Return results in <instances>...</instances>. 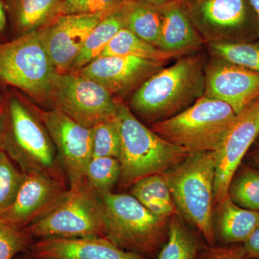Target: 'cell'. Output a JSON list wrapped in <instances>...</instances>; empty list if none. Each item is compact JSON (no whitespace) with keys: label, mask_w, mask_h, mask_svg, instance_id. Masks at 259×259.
<instances>
[{"label":"cell","mask_w":259,"mask_h":259,"mask_svg":"<svg viewBox=\"0 0 259 259\" xmlns=\"http://www.w3.org/2000/svg\"><path fill=\"white\" fill-rule=\"evenodd\" d=\"M205 58L192 53L150 76L134 93L130 107L152 123L177 115L203 96Z\"/></svg>","instance_id":"obj_1"},{"label":"cell","mask_w":259,"mask_h":259,"mask_svg":"<svg viewBox=\"0 0 259 259\" xmlns=\"http://www.w3.org/2000/svg\"><path fill=\"white\" fill-rule=\"evenodd\" d=\"M1 117L3 150L23 173L37 172L66 180L54 143L34 106L10 94Z\"/></svg>","instance_id":"obj_2"},{"label":"cell","mask_w":259,"mask_h":259,"mask_svg":"<svg viewBox=\"0 0 259 259\" xmlns=\"http://www.w3.org/2000/svg\"><path fill=\"white\" fill-rule=\"evenodd\" d=\"M116 120L120 138L119 182L122 187H132L145 177L164 173L189 155L148 128L120 98Z\"/></svg>","instance_id":"obj_3"},{"label":"cell","mask_w":259,"mask_h":259,"mask_svg":"<svg viewBox=\"0 0 259 259\" xmlns=\"http://www.w3.org/2000/svg\"><path fill=\"white\" fill-rule=\"evenodd\" d=\"M214 151L189 154L163 174L178 213L215 245L214 228Z\"/></svg>","instance_id":"obj_4"},{"label":"cell","mask_w":259,"mask_h":259,"mask_svg":"<svg viewBox=\"0 0 259 259\" xmlns=\"http://www.w3.org/2000/svg\"><path fill=\"white\" fill-rule=\"evenodd\" d=\"M96 193L103 207L106 238L121 249L157 257L168 238L170 219L155 215L131 194Z\"/></svg>","instance_id":"obj_5"},{"label":"cell","mask_w":259,"mask_h":259,"mask_svg":"<svg viewBox=\"0 0 259 259\" xmlns=\"http://www.w3.org/2000/svg\"><path fill=\"white\" fill-rule=\"evenodd\" d=\"M237 114L226 102L202 96L177 115L152 124L162 139L188 154L216 151Z\"/></svg>","instance_id":"obj_6"},{"label":"cell","mask_w":259,"mask_h":259,"mask_svg":"<svg viewBox=\"0 0 259 259\" xmlns=\"http://www.w3.org/2000/svg\"><path fill=\"white\" fill-rule=\"evenodd\" d=\"M23 231L32 239L47 238H106L105 214L96 192L83 184L68 190Z\"/></svg>","instance_id":"obj_7"},{"label":"cell","mask_w":259,"mask_h":259,"mask_svg":"<svg viewBox=\"0 0 259 259\" xmlns=\"http://www.w3.org/2000/svg\"><path fill=\"white\" fill-rule=\"evenodd\" d=\"M57 71L42 40L41 29L0 44V82L48 102Z\"/></svg>","instance_id":"obj_8"},{"label":"cell","mask_w":259,"mask_h":259,"mask_svg":"<svg viewBox=\"0 0 259 259\" xmlns=\"http://www.w3.org/2000/svg\"><path fill=\"white\" fill-rule=\"evenodd\" d=\"M194 26L209 44L259 39V21L249 0H183Z\"/></svg>","instance_id":"obj_9"},{"label":"cell","mask_w":259,"mask_h":259,"mask_svg":"<svg viewBox=\"0 0 259 259\" xmlns=\"http://www.w3.org/2000/svg\"><path fill=\"white\" fill-rule=\"evenodd\" d=\"M117 101V98L96 81L70 72L56 75L48 102L53 109L92 128L115 118Z\"/></svg>","instance_id":"obj_10"},{"label":"cell","mask_w":259,"mask_h":259,"mask_svg":"<svg viewBox=\"0 0 259 259\" xmlns=\"http://www.w3.org/2000/svg\"><path fill=\"white\" fill-rule=\"evenodd\" d=\"M34 108L54 143L69 189L79 188L93 158V130L55 109Z\"/></svg>","instance_id":"obj_11"},{"label":"cell","mask_w":259,"mask_h":259,"mask_svg":"<svg viewBox=\"0 0 259 259\" xmlns=\"http://www.w3.org/2000/svg\"><path fill=\"white\" fill-rule=\"evenodd\" d=\"M259 136V99L237 114L215 153L214 204L228 197L230 182Z\"/></svg>","instance_id":"obj_12"},{"label":"cell","mask_w":259,"mask_h":259,"mask_svg":"<svg viewBox=\"0 0 259 259\" xmlns=\"http://www.w3.org/2000/svg\"><path fill=\"white\" fill-rule=\"evenodd\" d=\"M203 96L226 102L240 113L259 99V72L211 55Z\"/></svg>","instance_id":"obj_13"},{"label":"cell","mask_w":259,"mask_h":259,"mask_svg":"<svg viewBox=\"0 0 259 259\" xmlns=\"http://www.w3.org/2000/svg\"><path fill=\"white\" fill-rule=\"evenodd\" d=\"M107 13L61 15L41 28L44 46L58 74L69 72L89 35Z\"/></svg>","instance_id":"obj_14"},{"label":"cell","mask_w":259,"mask_h":259,"mask_svg":"<svg viewBox=\"0 0 259 259\" xmlns=\"http://www.w3.org/2000/svg\"><path fill=\"white\" fill-rule=\"evenodd\" d=\"M165 65L134 56H100L74 73L96 81L113 96H124L134 93Z\"/></svg>","instance_id":"obj_15"},{"label":"cell","mask_w":259,"mask_h":259,"mask_svg":"<svg viewBox=\"0 0 259 259\" xmlns=\"http://www.w3.org/2000/svg\"><path fill=\"white\" fill-rule=\"evenodd\" d=\"M69 190L65 181L44 173H24L18 193L0 217L17 228L25 227L46 212Z\"/></svg>","instance_id":"obj_16"},{"label":"cell","mask_w":259,"mask_h":259,"mask_svg":"<svg viewBox=\"0 0 259 259\" xmlns=\"http://www.w3.org/2000/svg\"><path fill=\"white\" fill-rule=\"evenodd\" d=\"M28 252L37 259H150L103 237L42 238L32 242Z\"/></svg>","instance_id":"obj_17"},{"label":"cell","mask_w":259,"mask_h":259,"mask_svg":"<svg viewBox=\"0 0 259 259\" xmlns=\"http://www.w3.org/2000/svg\"><path fill=\"white\" fill-rule=\"evenodd\" d=\"M162 23L159 49L188 55L202 49L205 42L186 11L183 0L161 5Z\"/></svg>","instance_id":"obj_18"},{"label":"cell","mask_w":259,"mask_h":259,"mask_svg":"<svg viewBox=\"0 0 259 259\" xmlns=\"http://www.w3.org/2000/svg\"><path fill=\"white\" fill-rule=\"evenodd\" d=\"M63 0H6L5 9L17 37L45 28L61 15Z\"/></svg>","instance_id":"obj_19"},{"label":"cell","mask_w":259,"mask_h":259,"mask_svg":"<svg viewBox=\"0 0 259 259\" xmlns=\"http://www.w3.org/2000/svg\"><path fill=\"white\" fill-rule=\"evenodd\" d=\"M214 218L215 238L222 245L241 244L259 226V212L242 208L228 197L217 204Z\"/></svg>","instance_id":"obj_20"},{"label":"cell","mask_w":259,"mask_h":259,"mask_svg":"<svg viewBox=\"0 0 259 259\" xmlns=\"http://www.w3.org/2000/svg\"><path fill=\"white\" fill-rule=\"evenodd\" d=\"M123 3L105 15L93 29L69 73L77 71L98 59L116 34L125 28Z\"/></svg>","instance_id":"obj_21"},{"label":"cell","mask_w":259,"mask_h":259,"mask_svg":"<svg viewBox=\"0 0 259 259\" xmlns=\"http://www.w3.org/2000/svg\"><path fill=\"white\" fill-rule=\"evenodd\" d=\"M125 28L159 49L163 15L161 5L125 0Z\"/></svg>","instance_id":"obj_22"},{"label":"cell","mask_w":259,"mask_h":259,"mask_svg":"<svg viewBox=\"0 0 259 259\" xmlns=\"http://www.w3.org/2000/svg\"><path fill=\"white\" fill-rule=\"evenodd\" d=\"M110 56H134L166 64L171 59H179L186 55L161 50L140 38L128 29L123 28L107 44L101 55Z\"/></svg>","instance_id":"obj_23"},{"label":"cell","mask_w":259,"mask_h":259,"mask_svg":"<svg viewBox=\"0 0 259 259\" xmlns=\"http://www.w3.org/2000/svg\"><path fill=\"white\" fill-rule=\"evenodd\" d=\"M201 248L197 238L177 213L170 218L168 238L156 259H197Z\"/></svg>","instance_id":"obj_24"},{"label":"cell","mask_w":259,"mask_h":259,"mask_svg":"<svg viewBox=\"0 0 259 259\" xmlns=\"http://www.w3.org/2000/svg\"><path fill=\"white\" fill-rule=\"evenodd\" d=\"M228 196L237 205L259 212V169L241 164L230 182Z\"/></svg>","instance_id":"obj_25"},{"label":"cell","mask_w":259,"mask_h":259,"mask_svg":"<svg viewBox=\"0 0 259 259\" xmlns=\"http://www.w3.org/2000/svg\"><path fill=\"white\" fill-rule=\"evenodd\" d=\"M206 46L211 55L259 72V39L250 42Z\"/></svg>","instance_id":"obj_26"},{"label":"cell","mask_w":259,"mask_h":259,"mask_svg":"<svg viewBox=\"0 0 259 259\" xmlns=\"http://www.w3.org/2000/svg\"><path fill=\"white\" fill-rule=\"evenodd\" d=\"M120 176V164L117 158H92L87 168L84 183L95 192L111 191Z\"/></svg>","instance_id":"obj_27"},{"label":"cell","mask_w":259,"mask_h":259,"mask_svg":"<svg viewBox=\"0 0 259 259\" xmlns=\"http://www.w3.org/2000/svg\"><path fill=\"white\" fill-rule=\"evenodd\" d=\"M93 158L112 157L118 159L120 138L116 116L92 127Z\"/></svg>","instance_id":"obj_28"},{"label":"cell","mask_w":259,"mask_h":259,"mask_svg":"<svg viewBox=\"0 0 259 259\" xmlns=\"http://www.w3.org/2000/svg\"><path fill=\"white\" fill-rule=\"evenodd\" d=\"M24 173L15 167L13 160L0 151V214L11 205L18 193Z\"/></svg>","instance_id":"obj_29"},{"label":"cell","mask_w":259,"mask_h":259,"mask_svg":"<svg viewBox=\"0 0 259 259\" xmlns=\"http://www.w3.org/2000/svg\"><path fill=\"white\" fill-rule=\"evenodd\" d=\"M33 239L0 217V259H15L29 250Z\"/></svg>","instance_id":"obj_30"},{"label":"cell","mask_w":259,"mask_h":259,"mask_svg":"<svg viewBox=\"0 0 259 259\" xmlns=\"http://www.w3.org/2000/svg\"><path fill=\"white\" fill-rule=\"evenodd\" d=\"M130 193L143 205L153 199H159L167 204H175L163 174L151 175L139 180L131 187Z\"/></svg>","instance_id":"obj_31"},{"label":"cell","mask_w":259,"mask_h":259,"mask_svg":"<svg viewBox=\"0 0 259 259\" xmlns=\"http://www.w3.org/2000/svg\"><path fill=\"white\" fill-rule=\"evenodd\" d=\"M124 1L125 0H63L61 15L110 13L118 8Z\"/></svg>","instance_id":"obj_32"},{"label":"cell","mask_w":259,"mask_h":259,"mask_svg":"<svg viewBox=\"0 0 259 259\" xmlns=\"http://www.w3.org/2000/svg\"><path fill=\"white\" fill-rule=\"evenodd\" d=\"M197 259H248L242 244L208 245L201 248Z\"/></svg>","instance_id":"obj_33"},{"label":"cell","mask_w":259,"mask_h":259,"mask_svg":"<svg viewBox=\"0 0 259 259\" xmlns=\"http://www.w3.org/2000/svg\"><path fill=\"white\" fill-rule=\"evenodd\" d=\"M241 244L247 258L259 259V226Z\"/></svg>","instance_id":"obj_34"},{"label":"cell","mask_w":259,"mask_h":259,"mask_svg":"<svg viewBox=\"0 0 259 259\" xmlns=\"http://www.w3.org/2000/svg\"><path fill=\"white\" fill-rule=\"evenodd\" d=\"M6 12L5 7L0 1V35L3 34L6 29L7 23H8Z\"/></svg>","instance_id":"obj_35"},{"label":"cell","mask_w":259,"mask_h":259,"mask_svg":"<svg viewBox=\"0 0 259 259\" xmlns=\"http://www.w3.org/2000/svg\"><path fill=\"white\" fill-rule=\"evenodd\" d=\"M254 148L252 150L250 156H251L252 161L254 163L255 168L259 169V136L258 139L254 143Z\"/></svg>","instance_id":"obj_36"},{"label":"cell","mask_w":259,"mask_h":259,"mask_svg":"<svg viewBox=\"0 0 259 259\" xmlns=\"http://www.w3.org/2000/svg\"><path fill=\"white\" fill-rule=\"evenodd\" d=\"M130 1L139 2V3H147V4H151L153 5H164L166 3H169L172 0H130Z\"/></svg>","instance_id":"obj_37"},{"label":"cell","mask_w":259,"mask_h":259,"mask_svg":"<svg viewBox=\"0 0 259 259\" xmlns=\"http://www.w3.org/2000/svg\"><path fill=\"white\" fill-rule=\"evenodd\" d=\"M249 3L259 21V0H249Z\"/></svg>","instance_id":"obj_38"},{"label":"cell","mask_w":259,"mask_h":259,"mask_svg":"<svg viewBox=\"0 0 259 259\" xmlns=\"http://www.w3.org/2000/svg\"><path fill=\"white\" fill-rule=\"evenodd\" d=\"M1 150H3V127L2 117L1 115H0V151Z\"/></svg>","instance_id":"obj_39"},{"label":"cell","mask_w":259,"mask_h":259,"mask_svg":"<svg viewBox=\"0 0 259 259\" xmlns=\"http://www.w3.org/2000/svg\"><path fill=\"white\" fill-rule=\"evenodd\" d=\"M5 104V98L3 97L2 94L0 93V115H2L4 110V107Z\"/></svg>","instance_id":"obj_40"},{"label":"cell","mask_w":259,"mask_h":259,"mask_svg":"<svg viewBox=\"0 0 259 259\" xmlns=\"http://www.w3.org/2000/svg\"><path fill=\"white\" fill-rule=\"evenodd\" d=\"M15 259H37V258H35V257H33V256H32V255H30V253H29V252H28V254H25V255H23V256L21 257V258H17V257H16V258H15Z\"/></svg>","instance_id":"obj_41"}]
</instances>
